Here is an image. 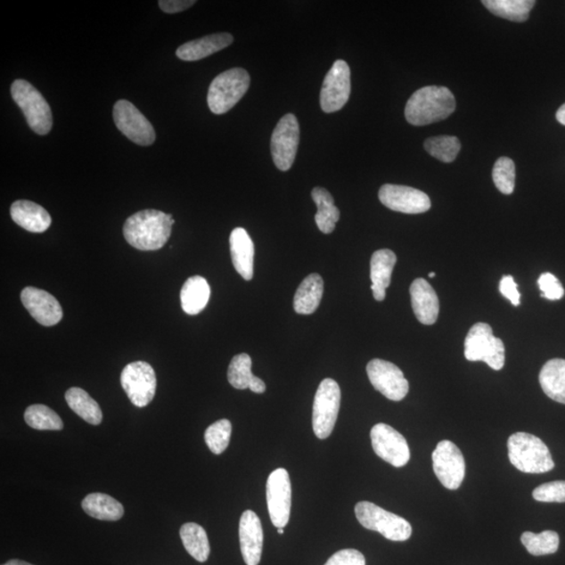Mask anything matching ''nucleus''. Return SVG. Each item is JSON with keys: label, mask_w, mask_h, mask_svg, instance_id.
<instances>
[{"label": "nucleus", "mask_w": 565, "mask_h": 565, "mask_svg": "<svg viewBox=\"0 0 565 565\" xmlns=\"http://www.w3.org/2000/svg\"><path fill=\"white\" fill-rule=\"evenodd\" d=\"M412 307L417 320L423 324H434L440 312V303L434 288L424 279H417L411 285Z\"/></svg>", "instance_id": "aec40b11"}, {"label": "nucleus", "mask_w": 565, "mask_h": 565, "mask_svg": "<svg viewBox=\"0 0 565 565\" xmlns=\"http://www.w3.org/2000/svg\"><path fill=\"white\" fill-rule=\"evenodd\" d=\"M520 540L528 552L534 556L554 554L561 544L559 535L550 530L539 534L525 532L521 535Z\"/></svg>", "instance_id": "72a5a7b5"}, {"label": "nucleus", "mask_w": 565, "mask_h": 565, "mask_svg": "<svg viewBox=\"0 0 565 565\" xmlns=\"http://www.w3.org/2000/svg\"><path fill=\"white\" fill-rule=\"evenodd\" d=\"M299 143V125L294 114L288 113L275 126L272 135V155L274 165L279 170L291 169L296 160Z\"/></svg>", "instance_id": "9d476101"}, {"label": "nucleus", "mask_w": 565, "mask_h": 565, "mask_svg": "<svg viewBox=\"0 0 565 565\" xmlns=\"http://www.w3.org/2000/svg\"><path fill=\"white\" fill-rule=\"evenodd\" d=\"M82 508L89 516L100 520L117 521L124 515L123 504L104 493H92L84 498Z\"/></svg>", "instance_id": "c85d7f7f"}, {"label": "nucleus", "mask_w": 565, "mask_h": 565, "mask_svg": "<svg viewBox=\"0 0 565 565\" xmlns=\"http://www.w3.org/2000/svg\"><path fill=\"white\" fill-rule=\"evenodd\" d=\"M209 297V282L201 275L191 276L185 281L180 291L183 310L189 315L201 314L207 307Z\"/></svg>", "instance_id": "bb28decb"}, {"label": "nucleus", "mask_w": 565, "mask_h": 565, "mask_svg": "<svg viewBox=\"0 0 565 565\" xmlns=\"http://www.w3.org/2000/svg\"><path fill=\"white\" fill-rule=\"evenodd\" d=\"M65 400L71 411L92 425H99L103 419L98 402L80 388H71L65 393Z\"/></svg>", "instance_id": "7c9ffc66"}, {"label": "nucleus", "mask_w": 565, "mask_h": 565, "mask_svg": "<svg viewBox=\"0 0 565 565\" xmlns=\"http://www.w3.org/2000/svg\"><path fill=\"white\" fill-rule=\"evenodd\" d=\"M500 291L514 306L520 305V293L512 275L504 276L500 282Z\"/></svg>", "instance_id": "79ce46f5"}, {"label": "nucleus", "mask_w": 565, "mask_h": 565, "mask_svg": "<svg viewBox=\"0 0 565 565\" xmlns=\"http://www.w3.org/2000/svg\"><path fill=\"white\" fill-rule=\"evenodd\" d=\"M323 294V280L320 274H311L299 285L294 296L293 308L297 314L309 315L315 314L320 306Z\"/></svg>", "instance_id": "a878e982"}, {"label": "nucleus", "mask_w": 565, "mask_h": 565, "mask_svg": "<svg viewBox=\"0 0 565 565\" xmlns=\"http://www.w3.org/2000/svg\"><path fill=\"white\" fill-rule=\"evenodd\" d=\"M509 460L525 473H545L555 467L546 445L527 432H516L508 440Z\"/></svg>", "instance_id": "7ed1b4c3"}, {"label": "nucleus", "mask_w": 565, "mask_h": 565, "mask_svg": "<svg viewBox=\"0 0 565 565\" xmlns=\"http://www.w3.org/2000/svg\"><path fill=\"white\" fill-rule=\"evenodd\" d=\"M351 94V71L344 60H338L324 78L321 92V107L326 113L344 108Z\"/></svg>", "instance_id": "2eb2a0df"}, {"label": "nucleus", "mask_w": 565, "mask_h": 565, "mask_svg": "<svg viewBox=\"0 0 565 565\" xmlns=\"http://www.w3.org/2000/svg\"><path fill=\"white\" fill-rule=\"evenodd\" d=\"M311 196L317 207L315 222L318 230L323 233H332L340 218V209L335 207L332 195L326 189L317 186L312 190Z\"/></svg>", "instance_id": "c756f323"}, {"label": "nucleus", "mask_w": 565, "mask_h": 565, "mask_svg": "<svg viewBox=\"0 0 565 565\" xmlns=\"http://www.w3.org/2000/svg\"><path fill=\"white\" fill-rule=\"evenodd\" d=\"M233 42V37L228 33L209 35L180 45L176 51V56L184 61H198L226 49Z\"/></svg>", "instance_id": "4be33fe9"}, {"label": "nucleus", "mask_w": 565, "mask_h": 565, "mask_svg": "<svg viewBox=\"0 0 565 565\" xmlns=\"http://www.w3.org/2000/svg\"><path fill=\"white\" fill-rule=\"evenodd\" d=\"M541 389L552 400L565 405V360H549L540 371Z\"/></svg>", "instance_id": "cd10ccee"}, {"label": "nucleus", "mask_w": 565, "mask_h": 565, "mask_svg": "<svg viewBox=\"0 0 565 565\" xmlns=\"http://www.w3.org/2000/svg\"><path fill=\"white\" fill-rule=\"evenodd\" d=\"M371 441L375 454L394 467H404L411 459L405 438L392 426L376 424L371 430Z\"/></svg>", "instance_id": "dca6fc26"}, {"label": "nucleus", "mask_w": 565, "mask_h": 565, "mask_svg": "<svg viewBox=\"0 0 565 565\" xmlns=\"http://www.w3.org/2000/svg\"><path fill=\"white\" fill-rule=\"evenodd\" d=\"M25 420L29 428L38 430H61L63 421L56 412L42 405L29 406L25 413Z\"/></svg>", "instance_id": "f704fd0d"}, {"label": "nucleus", "mask_w": 565, "mask_h": 565, "mask_svg": "<svg viewBox=\"0 0 565 565\" xmlns=\"http://www.w3.org/2000/svg\"><path fill=\"white\" fill-rule=\"evenodd\" d=\"M250 77L244 69H232L216 77L210 83L208 104L215 114L230 111L248 93Z\"/></svg>", "instance_id": "20e7f679"}, {"label": "nucleus", "mask_w": 565, "mask_h": 565, "mask_svg": "<svg viewBox=\"0 0 565 565\" xmlns=\"http://www.w3.org/2000/svg\"><path fill=\"white\" fill-rule=\"evenodd\" d=\"M397 262L395 252L390 250H380L371 258L372 291L378 302L386 299L387 288L390 285L392 274Z\"/></svg>", "instance_id": "b1692460"}, {"label": "nucleus", "mask_w": 565, "mask_h": 565, "mask_svg": "<svg viewBox=\"0 0 565 565\" xmlns=\"http://www.w3.org/2000/svg\"><path fill=\"white\" fill-rule=\"evenodd\" d=\"M429 275H430V278H435L436 274L435 273H430Z\"/></svg>", "instance_id": "de8ad7c7"}, {"label": "nucleus", "mask_w": 565, "mask_h": 565, "mask_svg": "<svg viewBox=\"0 0 565 565\" xmlns=\"http://www.w3.org/2000/svg\"><path fill=\"white\" fill-rule=\"evenodd\" d=\"M278 533H279L280 535L284 534V528H278Z\"/></svg>", "instance_id": "49530a36"}, {"label": "nucleus", "mask_w": 565, "mask_h": 565, "mask_svg": "<svg viewBox=\"0 0 565 565\" xmlns=\"http://www.w3.org/2000/svg\"><path fill=\"white\" fill-rule=\"evenodd\" d=\"M184 549L198 562H206L209 556V543L206 530L194 522H188L180 528Z\"/></svg>", "instance_id": "2f4dec72"}, {"label": "nucleus", "mask_w": 565, "mask_h": 565, "mask_svg": "<svg viewBox=\"0 0 565 565\" xmlns=\"http://www.w3.org/2000/svg\"><path fill=\"white\" fill-rule=\"evenodd\" d=\"M174 222L171 214L158 209L141 210L126 220L124 237L138 250H159L169 240Z\"/></svg>", "instance_id": "f257e3e1"}, {"label": "nucleus", "mask_w": 565, "mask_h": 565, "mask_svg": "<svg viewBox=\"0 0 565 565\" xmlns=\"http://www.w3.org/2000/svg\"><path fill=\"white\" fill-rule=\"evenodd\" d=\"M232 423L230 420L222 419L209 426L204 434V440L210 452L214 454H221L230 444L232 437Z\"/></svg>", "instance_id": "e433bc0d"}, {"label": "nucleus", "mask_w": 565, "mask_h": 565, "mask_svg": "<svg viewBox=\"0 0 565 565\" xmlns=\"http://www.w3.org/2000/svg\"><path fill=\"white\" fill-rule=\"evenodd\" d=\"M455 99L446 87L420 88L408 100L405 107L407 122L424 126L443 121L455 111Z\"/></svg>", "instance_id": "f03ea898"}, {"label": "nucleus", "mask_w": 565, "mask_h": 565, "mask_svg": "<svg viewBox=\"0 0 565 565\" xmlns=\"http://www.w3.org/2000/svg\"><path fill=\"white\" fill-rule=\"evenodd\" d=\"M432 464L437 478L445 488L456 490L464 480L466 465L464 456L453 442L444 440L432 453Z\"/></svg>", "instance_id": "9b49d317"}, {"label": "nucleus", "mask_w": 565, "mask_h": 565, "mask_svg": "<svg viewBox=\"0 0 565 565\" xmlns=\"http://www.w3.org/2000/svg\"><path fill=\"white\" fill-rule=\"evenodd\" d=\"M3 565H33V564L28 563V562L22 561H18V559H12V561H10L7 563H4Z\"/></svg>", "instance_id": "a18cd8bd"}, {"label": "nucleus", "mask_w": 565, "mask_h": 565, "mask_svg": "<svg viewBox=\"0 0 565 565\" xmlns=\"http://www.w3.org/2000/svg\"><path fill=\"white\" fill-rule=\"evenodd\" d=\"M11 94L25 114L29 127L39 135L50 134L53 127L52 110L38 89L26 80H16L12 84Z\"/></svg>", "instance_id": "39448f33"}, {"label": "nucleus", "mask_w": 565, "mask_h": 565, "mask_svg": "<svg viewBox=\"0 0 565 565\" xmlns=\"http://www.w3.org/2000/svg\"><path fill=\"white\" fill-rule=\"evenodd\" d=\"M424 148L432 158L443 162H453L461 150V143L455 136L430 137L424 143Z\"/></svg>", "instance_id": "c9c22d12"}, {"label": "nucleus", "mask_w": 565, "mask_h": 565, "mask_svg": "<svg viewBox=\"0 0 565 565\" xmlns=\"http://www.w3.org/2000/svg\"><path fill=\"white\" fill-rule=\"evenodd\" d=\"M324 565H365V558L357 550H341L330 557Z\"/></svg>", "instance_id": "a19ab883"}, {"label": "nucleus", "mask_w": 565, "mask_h": 565, "mask_svg": "<svg viewBox=\"0 0 565 565\" xmlns=\"http://www.w3.org/2000/svg\"><path fill=\"white\" fill-rule=\"evenodd\" d=\"M231 255L234 269L246 281L254 276L255 245L242 227L234 228L230 237Z\"/></svg>", "instance_id": "412c9836"}, {"label": "nucleus", "mask_w": 565, "mask_h": 565, "mask_svg": "<svg viewBox=\"0 0 565 565\" xmlns=\"http://www.w3.org/2000/svg\"><path fill=\"white\" fill-rule=\"evenodd\" d=\"M340 388L332 378L323 380L316 390L312 414V426L318 438L332 434L340 408Z\"/></svg>", "instance_id": "6e6552de"}, {"label": "nucleus", "mask_w": 565, "mask_h": 565, "mask_svg": "<svg viewBox=\"0 0 565 565\" xmlns=\"http://www.w3.org/2000/svg\"><path fill=\"white\" fill-rule=\"evenodd\" d=\"M372 386L392 401H401L410 389V384L398 366L382 359H373L366 365Z\"/></svg>", "instance_id": "4468645a"}, {"label": "nucleus", "mask_w": 565, "mask_h": 565, "mask_svg": "<svg viewBox=\"0 0 565 565\" xmlns=\"http://www.w3.org/2000/svg\"><path fill=\"white\" fill-rule=\"evenodd\" d=\"M113 119L118 129L137 145L150 146L155 142L153 126L129 101L117 102L113 107Z\"/></svg>", "instance_id": "f8f14e48"}, {"label": "nucleus", "mask_w": 565, "mask_h": 565, "mask_svg": "<svg viewBox=\"0 0 565 565\" xmlns=\"http://www.w3.org/2000/svg\"><path fill=\"white\" fill-rule=\"evenodd\" d=\"M11 217L16 225L31 233L49 230L52 218L39 204L29 201H17L11 207Z\"/></svg>", "instance_id": "5701e85b"}, {"label": "nucleus", "mask_w": 565, "mask_h": 565, "mask_svg": "<svg viewBox=\"0 0 565 565\" xmlns=\"http://www.w3.org/2000/svg\"><path fill=\"white\" fill-rule=\"evenodd\" d=\"M380 201L384 207L404 214H422L431 207L430 197L424 192L411 186L384 184L380 190Z\"/></svg>", "instance_id": "f3484780"}, {"label": "nucleus", "mask_w": 565, "mask_h": 565, "mask_svg": "<svg viewBox=\"0 0 565 565\" xmlns=\"http://www.w3.org/2000/svg\"><path fill=\"white\" fill-rule=\"evenodd\" d=\"M239 539L246 565H258L263 550V528L260 519L251 510H246L240 519Z\"/></svg>", "instance_id": "6ab92c4d"}, {"label": "nucleus", "mask_w": 565, "mask_h": 565, "mask_svg": "<svg viewBox=\"0 0 565 565\" xmlns=\"http://www.w3.org/2000/svg\"><path fill=\"white\" fill-rule=\"evenodd\" d=\"M21 302L36 322L42 326H55L63 317L61 305L55 297L35 287H26L20 294Z\"/></svg>", "instance_id": "a211bd4d"}, {"label": "nucleus", "mask_w": 565, "mask_h": 565, "mask_svg": "<svg viewBox=\"0 0 565 565\" xmlns=\"http://www.w3.org/2000/svg\"><path fill=\"white\" fill-rule=\"evenodd\" d=\"M483 4L493 15L515 22H524L534 8L533 0H485Z\"/></svg>", "instance_id": "473e14b6"}, {"label": "nucleus", "mask_w": 565, "mask_h": 565, "mask_svg": "<svg viewBox=\"0 0 565 565\" xmlns=\"http://www.w3.org/2000/svg\"><path fill=\"white\" fill-rule=\"evenodd\" d=\"M121 384L132 405L145 407L156 393V375L152 366L145 362L131 363L125 366Z\"/></svg>", "instance_id": "1a4fd4ad"}, {"label": "nucleus", "mask_w": 565, "mask_h": 565, "mask_svg": "<svg viewBox=\"0 0 565 565\" xmlns=\"http://www.w3.org/2000/svg\"><path fill=\"white\" fill-rule=\"evenodd\" d=\"M538 286L541 291V297L546 299L558 300L564 296V290L561 281L550 273H545L539 276Z\"/></svg>", "instance_id": "ea45409f"}, {"label": "nucleus", "mask_w": 565, "mask_h": 565, "mask_svg": "<svg viewBox=\"0 0 565 565\" xmlns=\"http://www.w3.org/2000/svg\"><path fill=\"white\" fill-rule=\"evenodd\" d=\"M359 524L368 530L381 533L392 541H405L412 536L410 522L401 516L388 512L370 502H359L356 506Z\"/></svg>", "instance_id": "423d86ee"}, {"label": "nucleus", "mask_w": 565, "mask_h": 565, "mask_svg": "<svg viewBox=\"0 0 565 565\" xmlns=\"http://www.w3.org/2000/svg\"><path fill=\"white\" fill-rule=\"evenodd\" d=\"M267 507L270 520L276 528L287 526L291 510V482L290 473L284 468H278L267 479Z\"/></svg>", "instance_id": "ddd939ff"}, {"label": "nucleus", "mask_w": 565, "mask_h": 565, "mask_svg": "<svg viewBox=\"0 0 565 565\" xmlns=\"http://www.w3.org/2000/svg\"><path fill=\"white\" fill-rule=\"evenodd\" d=\"M515 164L506 156L496 160L492 171L493 182L498 191L504 195L513 193L515 188Z\"/></svg>", "instance_id": "4c0bfd02"}, {"label": "nucleus", "mask_w": 565, "mask_h": 565, "mask_svg": "<svg viewBox=\"0 0 565 565\" xmlns=\"http://www.w3.org/2000/svg\"><path fill=\"white\" fill-rule=\"evenodd\" d=\"M533 497L541 503H565V480L540 485L533 491Z\"/></svg>", "instance_id": "58836bf2"}, {"label": "nucleus", "mask_w": 565, "mask_h": 565, "mask_svg": "<svg viewBox=\"0 0 565 565\" xmlns=\"http://www.w3.org/2000/svg\"><path fill=\"white\" fill-rule=\"evenodd\" d=\"M251 364V358L248 354L242 353L234 356L228 366V382L234 389H250L251 392L263 394L266 390V383L252 374Z\"/></svg>", "instance_id": "393cba45"}, {"label": "nucleus", "mask_w": 565, "mask_h": 565, "mask_svg": "<svg viewBox=\"0 0 565 565\" xmlns=\"http://www.w3.org/2000/svg\"><path fill=\"white\" fill-rule=\"evenodd\" d=\"M196 4L195 0H160V8L168 14H176L188 10Z\"/></svg>", "instance_id": "37998d69"}, {"label": "nucleus", "mask_w": 565, "mask_h": 565, "mask_svg": "<svg viewBox=\"0 0 565 565\" xmlns=\"http://www.w3.org/2000/svg\"><path fill=\"white\" fill-rule=\"evenodd\" d=\"M465 357L469 362H484L500 371L504 365V345L493 335L488 323L473 324L465 340Z\"/></svg>", "instance_id": "0eeeda50"}, {"label": "nucleus", "mask_w": 565, "mask_h": 565, "mask_svg": "<svg viewBox=\"0 0 565 565\" xmlns=\"http://www.w3.org/2000/svg\"><path fill=\"white\" fill-rule=\"evenodd\" d=\"M557 121L565 126V103L559 108L556 113Z\"/></svg>", "instance_id": "c03bdc74"}]
</instances>
